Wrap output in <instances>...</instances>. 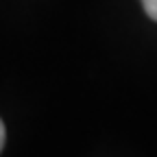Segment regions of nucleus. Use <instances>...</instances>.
Returning <instances> with one entry per match:
<instances>
[{
    "instance_id": "f03ea898",
    "label": "nucleus",
    "mask_w": 157,
    "mask_h": 157,
    "mask_svg": "<svg viewBox=\"0 0 157 157\" xmlns=\"http://www.w3.org/2000/svg\"><path fill=\"white\" fill-rule=\"evenodd\" d=\"M2 146H5V124L0 120V151H2Z\"/></svg>"
},
{
    "instance_id": "f257e3e1",
    "label": "nucleus",
    "mask_w": 157,
    "mask_h": 157,
    "mask_svg": "<svg viewBox=\"0 0 157 157\" xmlns=\"http://www.w3.org/2000/svg\"><path fill=\"white\" fill-rule=\"evenodd\" d=\"M142 5H144V9H146L148 17L157 22V0H142Z\"/></svg>"
}]
</instances>
